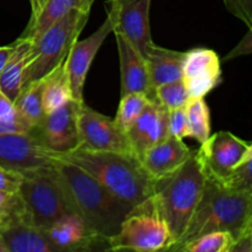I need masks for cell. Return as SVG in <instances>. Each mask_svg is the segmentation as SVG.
<instances>
[{
    "label": "cell",
    "mask_w": 252,
    "mask_h": 252,
    "mask_svg": "<svg viewBox=\"0 0 252 252\" xmlns=\"http://www.w3.org/2000/svg\"><path fill=\"white\" fill-rule=\"evenodd\" d=\"M51 169L24 175L17 191L32 223L46 230L64 214L71 213Z\"/></svg>",
    "instance_id": "cell-7"
},
{
    "label": "cell",
    "mask_w": 252,
    "mask_h": 252,
    "mask_svg": "<svg viewBox=\"0 0 252 252\" xmlns=\"http://www.w3.org/2000/svg\"><path fill=\"white\" fill-rule=\"evenodd\" d=\"M0 234L9 252H58L27 213L9 221L0 229Z\"/></svg>",
    "instance_id": "cell-19"
},
{
    "label": "cell",
    "mask_w": 252,
    "mask_h": 252,
    "mask_svg": "<svg viewBox=\"0 0 252 252\" xmlns=\"http://www.w3.org/2000/svg\"><path fill=\"white\" fill-rule=\"evenodd\" d=\"M169 111L165 110L157 100H150L147 107L127 130V137L133 153L138 159L153 145L158 144L169 135L167 130Z\"/></svg>",
    "instance_id": "cell-16"
},
{
    "label": "cell",
    "mask_w": 252,
    "mask_h": 252,
    "mask_svg": "<svg viewBox=\"0 0 252 252\" xmlns=\"http://www.w3.org/2000/svg\"><path fill=\"white\" fill-rule=\"evenodd\" d=\"M111 32H112V24L107 17L105 22L98 27L97 31H95L91 36L83 41L76 39L69 51L65 59V69L68 74L69 85H70L71 97L78 103L85 102L84 86H85L89 69L98 49Z\"/></svg>",
    "instance_id": "cell-14"
},
{
    "label": "cell",
    "mask_w": 252,
    "mask_h": 252,
    "mask_svg": "<svg viewBox=\"0 0 252 252\" xmlns=\"http://www.w3.org/2000/svg\"><path fill=\"white\" fill-rule=\"evenodd\" d=\"M89 15V10H71L32 42L30 63L25 69L22 88L42 79L65 61L71 46L85 27Z\"/></svg>",
    "instance_id": "cell-6"
},
{
    "label": "cell",
    "mask_w": 252,
    "mask_h": 252,
    "mask_svg": "<svg viewBox=\"0 0 252 252\" xmlns=\"http://www.w3.org/2000/svg\"><path fill=\"white\" fill-rule=\"evenodd\" d=\"M0 252H9L6 248V244H5L4 241V238L1 236V234H0Z\"/></svg>",
    "instance_id": "cell-40"
},
{
    "label": "cell",
    "mask_w": 252,
    "mask_h": 252,
    "mask_svg": "<svg viewBox=\"0 0 252 252\" xmlns=\"http://www.w3.org/2000/svg\"><path fill=\"white\" fill-rule=\"evenodd\" d=\"M42 102L44 115L62 107L73 100L68 74L65 69V61L57 65L42 78Z\"/></svg>",
    "instance_id": "cell-23"
},
{
    "label": "cell",
    "mask_w": 252,
    "mask_h": 252,
    "mask_svg": "<svg viewBox=\"0 0 252 252\" xmlns=\"http://www.w3.org/2000/svg\"><path fill=\"white\" fill-rule=\"evenodd\" d=\"M57 160L56 153L42 145L32 133L0 134V165L22 175L51 169Z\"/></svg>",
    "instance_id": "cell-10"
},
{
    "label": "cell",
    "mask_w": 252,
    "mask_h": 252,
    "mask_svg": "<svg viewBox=\"0 0 252 252\" xmlns=\"http://www.w3.org/2000/svg\"><path fill=\"white\" fill-rule=\"evenodd\" d=\"M0 120H24L15 108L14 102L9 100L1 91H0Z\"/></svg>",
    "instance_id": "cell-36"
},
{
    "label": "cell",
    "mask_w": 252,
    "mask_h": 252,
    "mask_svg": "<svg viewBox=\"0 0 252 252\" xmlns=\"http://www.w3.org/2000/svg\"><path fill=\"white\" fill-rule=\"evenodd\" d=\"M95 0H44L41 10L34 17L30 19L22 37H29L36 41L53 22L61 19L71 10H89Z\"/></svg>",
    "instance_id": "cell-22"
},
{
    "label": "cell",
    "mask_w": 252,
    "mask_h": 252,
    "mask_svg": "<svg viewBox=\"0 0 252 252\" xmlns=\"http://www.w3.org/2000/svg\"><path fill=\"white\" fill-rule=\"evenodd\" d=\"M192 152L182 139L167 135L164 140L149 148L139 160L149 176L158 181L180 169Z\"/></svg>",
    "instance_id": "cell-18"
},
{
    "label": "cell",
    "mask_w": 252,
    "mask_h": 252,
    "mask_svg": "<svg viewBox=\"0 0 252 252\" xmlns=\"http://www.w3.org/2000/svg\"><path fill=\"white\" fill-rule=\"evenodd\" d=\"M22 179H24L22 174L0 165V191L16 193L19 191Z\"/></svg>",
    "instance_id": "cell-33"
},
{
    "label": "cell",
    "mask_w": 252,
    "mask_h": 252,
    "mask_svg": "<svg viewBox=\"0 0 252 252\" xmlns=\"http://www.w3.org/2000/svg\"><path fill=\"white\" fill-rule=\"evenodd\" d=\"M42 79L27 84L21 89L17 97L15 98L14 106L19 115L31 126L38 127L44 117L43 102H42Z\"/></svg>",
    "instance_id": "cell-24"
},
{
    "label": "cell",
    "mask_w": 252,
    "mask_h": 252,
    "mask_svg": "<svg viewBox=\"0 0 252 252\" xmlns=\"http://www.w3.org/2000/svg\"><path fill=\"white\" fill-rule=\"evenodd\" d=\"M185 110L189 121V138L203 144L211 137V112L204 97L189 98Z\"/></svg>",
    "instance_id": "cell-25"
},
{
    "label": "cell",
    "mask_w": 252,
    "mask_h": 252,
    "mask_svg": "<svg viewBox=\"0 0 252 252\" xmlns=\"http://www.w3.org/2000/svg\"><path fill=\"white\" fill-rule=\"evenodd\" d=\"M24 203L19 193L0 191V229L17 217L26 214Z\"/></svg>",
    "instance_id": "cell-30"
},
{
    "label": "cell",
    "mask_w": 252,
    "mask_h": 252,
    "mask_svg": "<svg viewBox=\"0 0 252 252\" xmlns=\"http://www.w3.org/2000/svg\"><path fill=\"white\" fill-rule=\"evenodd\" d=\"M181 79L189 98L206 97L221 81L219 56L207 48H194L185 52Z\"/></svg>",
    "instance_id": "cell-13"
},
{
    "label": "cell",
    "mask_w": 252,
    "mask_h": 252,
    "mask_svg": "<svg viewBox=\"0 0 252 252\" xmlns=\"http://www.w3.org/2000/svg\"><path fill=\"white\" fill-rule=\"evenodd\" d=\"M56 154L85 170L123 204L134 207L154 193L155 181L135 155L81 148Z\"/></svg>",
    "instance_id": "cell-2"
},
{
    "label": "cell",
    "mask_w": 252,
    "mask_h": 252,
    "mask_svg": "<svg viewBox=\"0 0 252 252\" xmlns=\"http://www.w3.org/2000/svg\"><path fill=\"white\" fill-rule=\"evenodd\" d=\"M29 1L30 6H31V17H30V19H32V17H34L39 12L44 0H29Z\"/></svg>",
    "instance_id": "cell-39"
},
{
    "label": "cell",
    "mask_w": 252,
    "mask_h": 252,
    "mask_svg": "<svg viewBox=\"0 0 252 252\" xmlns=\"http://www.w3.org/2000/svg\"><path fill=\"white\" fill-rule=\"evenodd\" d=\"M57 155V154H56ZM52 175L71 213L78 214L97 235H115L132 207L123 204L78 165L57 157Z\"/></svg>",
    "instance_id": "cell-1"
},
{
    "label": "cell",
    "mask_w": 252,
    "mask_h": 252,
    "mask_svg": "<svg viewBox=\"0 0 252 252\" xmlns=\"http://www.w3.org/2000/svg\"><path fill=\"white\" fill-rule=\"evenodd\" d=\"M185 52L167 49L164 47L153 44L145 57L150 83L153 89L179 80L182 76V64H184Z\"/></svg>",
    "instance_id": "cell-20"
},
{
    "label": "cell",
    "mask_w": 252,
    "mask_h": 252,
    "mask_svg": "<svg viewBox=\"0 0 252 252\" xmlns=\"http://www.w3.org/2000/svg\"><path fill=\"white\" fill-rule=\"evenodd\" d=\"M115 36L120 56L121 96L139 93L147 95L150 100H157L145 58L125 37L118 33Z\"/></svg>",
    "instance_id": "cell-17"
},
{
    "label": "cell",
    "mask_w": 252,
    "mask_h": 252,
    "mask_svg": "<svg viewBox=\"0 0 252 252\" xmlns=\"http://www.w3.org/2000/svg\"><path fill=\"white\" fill-rule=\"evenodd\" d=\"M171 246V233L155 192L132 207L120 230L107 239L108 251H170Z\"/></svg>",
    "instance_id": "cell-5"
},
{
    "label": "cell",
    "mask_w": 252,
    "mask_h": 252,
    "mask_svg": "<svg viewBox=\"0 0 252 252\" xmlns=\"http://www.w3.org/2000/svg\"><path fill=\"white\" fill-rule=\"evenodd\" d=\"M216 230L229 231L234 240L252 230V193L228 191L207 176L198 206L172 251H177L180 246L197 236Z\"/></svg>",
    "instance_id": "cell-3"
},
{
    "label": "cell",
    "mask_w": 252,
    "mask_h": 252,
    "mask_svg": "<svg viewBox=\"0 0 252 252\" xmlns=\"http://www.w3.org/2000/svg\"><path fill=\"white\" fill-rule=\"evenodd\" d=\"M83 103L70 100L62 107L44 115L38 127L33 129V134L43 147L58 154L79 148L78 111Z\"/></svg>",
    "instance_id": "cell-12"
},
{
    "label": "cell",
    "mask_w": 252,
    "mask_h": 252,
    "mask_svg": "<svg viewBox=\"0 0 252 252\" xmlns=\"http://www.w3.org/2000/svg\"><path fill=\"white\" fill-rule=\"evenodd\" d=\"M150 98L144 94L132 93L121 96L120 106H118L117 115L115 117V123L121 130L127 133L133 126V123L138 120L144 108L149 103Z\"/></svg>",
    "instance_id": "cell-27"
},
{
    "label": "cell",
    "mask_w": 252,
    "mask_h": 252,
    "mask_svg": "<svg viewBox=\"0 0 252 252\" xmlns=\"http://www.w3.org/2000/svg\"><path fill=\"white\" fill-rule=\"evenodd\" d=\"M32 39L19 37L15 41V48L7 59L0 75V91L12 102L22 89V80L26 66L30 63Z\"/></svg>",
    "instance_id": "cell-21"
},
{
    "label": "cell",
    "mask_w": 252,
    "mask_h": 252,
    "mask_svg": "<svg viewBox=\"0 0 252 252\" xmlns=\"http://www.w3.org/2000/svg\"><path fill=\"white\" fill-rule=\"evenodd\" d=\"M207 175L193 150L180 169L169 176L155 181L154 192L159 198L161 212L172 236L170 251L180 243L189 226L194 209L202 197Z\"/></svg>",
    "instance_id": "cell-4"
},
{
    "label": "cell",
    "mask_w": 252,
    "mask_h": 252,
    "mask_svg": "<svg viewBox=\"0 0 252 252\" xmlns=\"http://www.w3.org/2000/svg\"><path fill=\"white\" fill-rule=\"evenodd\" d=\"M33 128L24 120H0V134H27Z\"/></svg>",
    "instance_id": "cell-34"
},
{
    "label": "cell",
    "mask_w": 252,
    "mask_h": 252,
    "mask_svg": "<svg viewBox=\"0 0 252 252\" xmlns=\"http://www.w3.org/2000/svg\"><path fill=\"white\" fill-rule=\"evenodd\" d=\"M217 182L228 191L252 193V150L231 169V171L223 180Z\"/></svg>",
    "instance_id": "cell-28"
},
{
    "label": "cell",
    "mask_w": 252,
    "mask_h": 252,
    "mask_svg": "<svg viewBox=\"0 0 252 252\" xmlns=\"http://www.w3.org/2000/svg\"><path fill=\"white\" fill-rule=\"evenodd\" d=\"M234 238L229 231L216 230L199 235L181 245L182 252H229Z\"/></svg>",
    "instance_id": "cell-26"
},
{
    "label": "cell",
    "mask_w": 252,
    "mask_h": 252,
    "mask_svg": "<svg viewBox=\"0 0 252 252\" xmlns=\"http://www.w3.org/2000/svg\"><path fill=\"white\" fill-rule=\"evenodd\" d=\"M252 53V29H248V33L243 37L240 42L238 43V46L233 49L231 52H229L226 54V57L224 58V62H228L230 59L236 58V57L241 56H250Z\"/></svg>",
    "instance_id": "cell-35"
},
{
    "label": "cell",
    "mask_w": 252,
    "mask_h": 252,
    "mask_svg": "<svg viewBox=\"0 0 252 252\" xmlns=\"http://www.w3.org/2000/svg\"><path fill=\"white\" fill-rule=\"evenodd\" d=\"M229 252H252V230L241 234L233 241Z\"/></svg>",
    "instance_id": "cell-37"
},
{
    "label": "cell",
    "mask_w": 252,
    "mask_h": 252,
    "mask_svg": "<svg viewBox=\"0 0 252 252\" xmlns=\"http://www.w3.org/2000/svg\"><path fill=\"white\" fill-rule=\"evenodd\" d=\"M155 98L165 110L172 111L185 107L189 96L182 79H179L155 88Z\"/></svg>",
    "instance_id": "cell-29"
},
{
    "label": "cell",
    "mask_w": 252,
    "mask_h": 252,
    "mask_svg": "<svg viewBox=\"0 0 252 252\" xmlns=\"http://www.w3.org/2000/svg\"><path fill=\"white\" fill-rule=\"evenodd\" d=\"M79 148L91 152H113L134 155L127 133L116 126L115 121L85 102L78 111Z\"/></svg>",
    "instance_id": "cell-9"
},
{
    "label": "cell",
    "mask_w": 252,
    "mask_h": 252,
    "mask_svg": "<svg viewBox=\"0 0 252 252\" xmlns=\"http://www.w3.org/2000/svg\"><path fill=\"white\" fill-rule=\"evenodd\" d=\"M230 14L252 29V0H223Z\"/></svg>",
    "instance_id": "cell-32"
},
{
    "label": "cell",
    "mask_w": 252,
    "mask_h": 252,
    "mask_svg": "<svg viewBox=\"0 0 252 252\" xmlns=\"http://www.w3.org/2000/svg\"><path fill=\"white\" fill-rule=\"evenodd\" d=\"M152 0H110L107 17L112 24V32L125 37L143 57L154 42L150 32Z\"/></svg>",
    "instance_id": "cell-8"
},
{
    "label": "cell",
    "mask_w": 252,
    "mask_h": 252,
    "mask_svg": "<svg viewBox=\"0 0 252 252\" xmlns=\"http://www.w3.org/2000/svg\"><path fill=\"white\" fill-rule=\"evenodd\" d=\"M14 48H15V42L11 44H7V46H0V75H1L2 69H4L9 57L11 56Z\"/></svg>",
    "instance_id": "cell-38"
},
{
    "label": "cell",
    "mask_w": 252,
    "mask_h": 252,
    "mask_svg": "<svg viewBox=\"0 0 252 252\" xmlns=\"http://www.w3.org/2000/svg\"><path fill=\"white\" fill-rule=\"evenodd\" d=\"M43 231L58 252L90 251L97 249L101 244L107 250V239L97 235L75 213L64 214Z\"/></svg>",
    "instance_id": "cell-15"
},
{
    "label": "cell",
    "mask_w": 252,
    "mask_h": 252,
    "mask_svg": "<svg viewBox=\"0 0 252 252\" xmlns=\"http://www.w3.org/2000/svg\"><path fill=\"white\" fill-rule=\"evenodd\" d=\"M251 150L250 142L223 130L211 134V137L201 144L199 149H197V155L207 176L220 181Z\"/></svg>",
    "instance_id": "cell-11"
},
{
    "label": "cell",
    "mask_w": 252,
    "mask_h": 252,
    "mask_svg": "<svg viewBox=\"0 0 252 252\" xmlns=\"http://www.w3.org/2000/svg\"><path fill=\"white\" fill-rule=\"evenodd\" d=\"M167 130L169 135L182 139L189 137V121L185 107L176 108V110L169 111V117H167Z\"/></svg>",
    "instance_id": "cell-31"
}]
</instances>
